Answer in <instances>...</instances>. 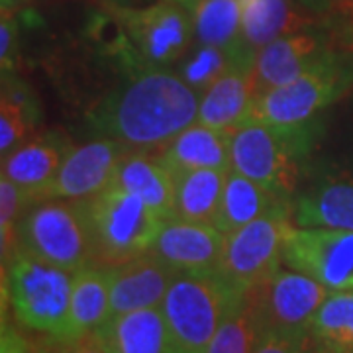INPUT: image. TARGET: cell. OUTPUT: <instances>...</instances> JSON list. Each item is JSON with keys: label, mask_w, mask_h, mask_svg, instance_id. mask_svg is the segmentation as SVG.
I'll list each match as a JSON object with an SVG mask.
<instances>
[{"label": "cell", "mask_w": 353, "mask_h": 353, "mask_svg": "<svg viewBox=\"0 0 353 353\" xmlns=\"http://www.w3.org/2000/svg\"><path fill=\"white\" fill-rule=\"evenodd\" d=\"M201 92L175 71L141 67L87 114L88 126L132 150H161L199 120Z\"/></svg>", "instance_id": "6da1fadb"}, {"label": "cell", "mask_w": 353, "mask_h": 353, "mask_svg": "<svg viewBox=\"0 0 353 353\" xmlns=\"http://www.w3.org/2000/svg\"><path fill=\"white\" fill-rule=\"evenodd\" d=\"M318 134V120L303 126H269L248 120L232 132L230 169L261 183L290 202Z\"/></svg>", "instance_id": "7a4b0ae2"}, {"label": "cell", "mask_w": 353, "mask_h": 353, "mask_svg": "<svg viewBox=\"0 0 353 353\" xmlns=\"http://www.w3.org/2000/svg\"><path fill=\"white\" fill-rule=\"evenodd\" d=\"M353 87V53L330 50L308 71L253 99L252 122L269 126H303Z\"/></svg>", "instance_id": "3957f363"}, {"label": "cell", "mask_w": 353, "mask_h": 353, "mask_svg": "<svg viewBox=\"0 0 353 353\" xmlns=\"http://www.w3.org/2000/svg\"><path fill=\"white\" fill-rule=\"evenodd\" d=\"M73 275V271L16 250L4 267V292H8L16 320L32 332L50 336V340H61L69 318Z\"/></svg>", "instance_id": "277c9868"}, {"label": "cell", "mask_w": 353, "mask_h": 353, "mask_svg": "<svg viewBox=\"0 0 353 353\" xmlns=\"http://www.w3.org/2000/svg\"><path fill=\"white\" fill-rule=\"evenodd\" d=\"M81 202L87 216L94 263L120 265L153 248L163 218L139 196L110 185Z\"/></svg>", "instance_id": "5b68a950"}, {"label": "cell", "mask_w": 353, "mask_h": 353, "mask_svg": "<svg viewBox=\"0 0 353 353\" xmlns=\"http://www.w3.org/2000/svg\"><path fill=\"white\" fill-rule=\"evenodd\" d=\"M240 292L216 271L176 273L161 303L175 353H206L230 304Z\"/></svg>", "instance_id": "8992f818"}, {"label": "cell", "mask_w": 353, "mask_h": 353, "mask_svg": "<svg viewBox=\"0 0 353 353\" xmlns=\"http://www.w3.org/2000/svg\"><path fill=\"white\" fill-rule=\"evenodd\" d=\"M16 250L73 273L94 263L83 202L67 199L32 202L18 222Z\"/></svg>", "instance_id": "52a82bcc"}, {"label": "cell", "mask_w": 353, "mask_h": 353, "mask_svg": "<svg viewBox=\"0 0 353 353\" xmlns=\"http://www.w3.org/2000/svg\"><path fill=\"white\" fill-rule=\"evenodd\" d=\"M292 226L290 206L283 204L269 214L224 234L216 273L230 287L248 292L281 267L283 245Z\"/></svg>", "instance_id": "ba28073f"}, {"label": "cell", "mask_w": 353, "mask_h": 353, "mask_svg": "<svg viewBox=\"0 0 353 353\" xmlns=\"http://www.w3.org/2000/svg\"><path fill=\"white\" fill-rule=\"evenodd\" d=\"M330 292L332 290L301 271L279 267L248 290V296L259 334L273 330L290 336H308L312 318Z\"/></svg>", "instance_id": "9c48e42d"}, {"label": "cell", "mask_w": 353, "mask_h": 353, "mask_svg": "<svg viewBox=\"0 0 353 353\" xmlns=\"http://www.w3.org/2000/svg\"><path fill=\"white\" fill-rule=\"evenodd\" d=\"M136 57L148 69H167L189 51L194 41L190 12L179 0H157L143 8H118Z\"/></svg>", "instance_id": "30bf717a"}, {"label": "cell", "mask_w": 353, "mask_h": 353, "mask_svg": "<svg viewBox=\"0 0 353 353\" xmlns=\"http://www.w3.org/2000/svg\"><path fill=\"white\" fill-rule=\"evenodd\" d=\"M283 263L328 290H353V230L292 226Z\"/></svg>", "instance_id": "8fae6325"}, {"label": "cell", "mask_w": 353, "mask_h": 353, "mask_svg": "<svg viewBox=\"0 0 353 353\" xmlns=\"http://www.w3.org/2000/svg\"><path fill=\"white\" fill-rule=\"evenodd\" d=\"M132 148L112 138H97L71 148L59 173L39 201H85L112 185L118 163Z\"/></svg>", "instance_id": "7c38bea8"}, {"label": "cell", "mask_w": 353, "mask_h": 353, "mask_svg": "<svg viewBox=\"0 0 353 353\" xmlns=\"http://www.w3.org/2000/svg\"><path fill=\"white\" fill-rule=\"evenodd\" d=\"M292 224L301 228L353 230V175L320 169L290 201Z\"/></svg>", "instance_id": "4fadbf2b"}, {"label": "cell", "mask_w": 353, "mask_h": 353, "mask_svg": "<svg viewBox=\"0 0 353 353\" xmlns=\"http://www.w3.org/2000/svg\"><path fill=\"white\" fill-rule=\"evenodd\" d=\"M222 248L224 234L212 224L169 216L161 220L150 252L179 273H212L218 269Z\"/></svg>", "instance_id": "5bb4252c"}, {"label": "cell", "mask_w": 353, "mask_h": 353, "mask_svg": "<svg viewBox=\"0 0 353 353\" xmlns=\"http://www.w3.org/2000/svg\"><path fill=\"white\" fill-rule=\"evenodd\" d=\"M330 51L328 38L312 28H301L267 43L255 53L253 92L255 97L269 88L281 87L303 75Z\"/></svg>", "instance_id": "9a60e30c"}, {"label": "cell", "mask_w": 353, "mask_h": 353, "mask_svg": "<svg viewBox=\"0 0 353 353\" xmlns=\"http://www.w3.org/2000/svg\"><path fill=\"white\" fill-rule=\"evenodd\" d=\"M176 273L152 252L112 265L110 316L161 306Z\"/></svg>", "instance_id": "2e32d148"}, {"label": "cell", "mask_w": 353, "mask_h": 353, "mask_svg": "<svg viewBox=\"0 0 353 353\" xmlns=\"http://www.w3.org/2000/svg\"><path fill=\"white\" fill-rule=\"evenodd\" d=\"M71 148L61 132L36 136L2 159V175L24 190L30 204L38 202L59 173Z\"/></svg>", "instance_id": "e0dca14e"}, {"label": "cell", "mask_w": 353, "mask_h": 353, "mask_svg": "<svg viewBox=\"0 0 353 353\" xmlns=\"http://www.w3.org/2000/svg\"><path fill=\"white\" fill-rule=\"evenodd\" d=\"M110 287L112 265L90 263L75 271L67 326L57 341L71 343L101 328L110 318Z\"/></svg>", "instance_id": "ac0fdd59"}, {"label": "cell", "mask_w": 353, "mask_h": 353, "mask_svg": "<svg viewBox=\"0 0 353 353\" xmlns=\"http://www.w3.org/2000/svg\"><path fill=\"white\" fill-rule=\"evenodd\" d=\"M253 99V65H234L201 92L196 122L234 132L250 120Z\"/></svg>", "instance_id": "d6986e66"}, {"label": "cell", "mask_w": 353, "mask_h": 353, "mask_svg": "<svg viewBox=\"0 0 353 353\" xmlns=\"http://www.w3.org/2000/svg\"><path fill=\"white\" fill-rule=\"evenodd\" d=\"M94 334L112 353H175L161 306L110 316Z\"/></svg>", "instance_id": "ffe728a7"}, {"label": "cell", "mask_w": 353, "mask_h": 353, "mask_svg": "<svg viewBox=\"0 0 353 353\" xmlns=\"http://www.w3.org/2000/svg\"><path fill=\"white\" fill-rule=\"evenodd\" d=\"M112 185L139 196L161 218L173 216L175 173L148 150L128 152L118 163Z\"/></svg>", "instance_id": "44dd1931"}, {"label": "cell", "mask_w": 353, "mask_h": 353, "mask_svg": "<svg viewBox=\"0 0 353 353\" xmlns=\"http://www.w3.org/2000/svg\"><path fill=\"white\" fill-rule=\"evenodd\" d=\"M232 132L194 122L159 150L157 157L173 173L190 169H230Z\"/></svg>", "instance_id": "7402d4cb"}, {"label": "cell", "mask_w": 353, "mask_h": 353, "mask_svg": "<svg viewBox=\"0 0 353 353\" xmlns=\"http://www.w3.org/2000/svg\"><path fill=\"white\" fill-rule=\"evenodd\" d=\"M289 204V201L281 199L275 190L267 189L261 183L250 176L241 175L230 169L222 190V201L216 214L214 226L222 234H230L238 228L250 224L253 220L269 214L277 206Z\"/></svg>", "instance_id": "603a6c76"}, {"label": "cell", "mask_w": 353, "mask_h": 353, "mask_svg": "<svg viewBox=\"0 0 353 353\" xmlns=\"http://www.w3.org/2000/svg\"><path fill=\"white\" fill-rule=\"evenodd\" d=\"M228 171L226 169H190V171L175 173L173 216L181 220L214 226Z\"/></svg>", "instance_id": "cb8c5ba5"}, {"label": "cell", "mask_w": 353, "mask_h": 353, "mask_svg": "<svg viewBox=\"0 0 353 353\" xmlns=\"http://www.w3.org/2000/svg\"><path fill=\"white\" fill-rule=\"evenodd\" d=\"M179 2L190 12L196 43L218 46L230 51H252L241 38V0Z\"/></svg>", "instance_id": "d4e9b609"}, {"label": "cell", "mask_w": 353, "mask_h": 353, "mask_svg": "<svg viewBox=\"0 0 353 353\" xmlns=\"http://www.w3.org/2000/svg\"><path fill=\"white\" fill-rule=\"evenodd\" d=\"M39 122V104L34 92L16 75L2 77L0 101V155L2 159L18 150Z\"/></svg>", "instance_id": "484cf974"}, {"label": "cell", "mask_w": 353, "mask_h": 353, "mask_svg": "<svg viewBox=\"0 0 353 353\" xmlns=\"http://www.w3.org/2000/svg\"><path fill=\"white\" fill-rule=\"evenodd\" d=\"M306 28L290 0H241V38L252 51Z\"/></svg>", "instance_id": "4316f807"}, {"label": "cell", "mask_w": 353, "mask_h": 353, "mask_svg": "<svg viewBox=\"0 0 353 353\" xmlns=\"http://www.w3.org/2000/svg\"><path fill=\"white\" fill-rule=\"evenodd\" d=\"M314 353H353V290H332L308 328Z\"/></svg>", "instance_id": "83f0119b"}, {"label": "cell", "mask_w": 353, "mask_h": 353, "mask_svg": "<svg viewBox=\"0 0 353 353\" xmlns=\"http://www.w3.org/2000/svg\"><path fill=\"white\" fill-rule=\"evenodd\" d=\"M253 51H230L218 46L192 43L189 51L176 61L175 73L196 92H204L216 79L234 65H253Z\"/></svg>", "instance_id": "f1b7e54d"}, {"label": "cell", "mask_w": 353, "mask_h": 353, "mask_svg": "<svg viewBox=\"0 0 353 353\" xmlns=\"http://www.w3.org/2000/svg\"><path fill=\"white\" fill-rule=\"evenodd\" d=\"M259 338L257 320L248 292H240L216 330L206 353H255Z\"/></svg>", "instance_id": "f546056e"}, {"label": "cell", "mask_w": 353, "mask_h": 353, "mask_svg": "<svg viewBox=\"0 0 353 353\" xmlns=\"http://www.w3.org/2000/svg\"><path fill=\"white\" fill-rule=\"evenodd\" d=\"M30 206V201L16 183L6 175L0 176V243H2V265L16 252V230L18 222Z\"/></svg>", "instance_id": "4dcf8cb0"}, {"label": "cell", "mask_w": 353, "mask_h": 353, "mask_svg": "<svg viewBox=\"0 0 353 353\" xmlns=\"http://www.w3.org/2000/svg\"><path fill=\"white\" fill-rule=\"evenodd\" d=\"M20 55V24L12 10L2 8L0 20V71L2 77L16 75Z\"/></svg>", "instance_id": "1f68e13d"}, {"label": "cell", "mask_w": 353, "mask_h": 353, "mask_svg": "<svg viewBox=\"0 0 353 353\" xmlns=\"http://www.w3.org/2000/svg\"><path fill=\"white\" fill-rule=\"evenodd\" d=\"M255 353H314L308 336H290L267 330L257 338Z\"/></svg>", "instance_id": "d6a6232c"}, {"label": "cell", "mask_w": 353, "mask_h": 353, "mask_svg": "<svg viewBox=\"0 0 353 353\" xmlns=\"http://www.w3.org/2000/svg\"><path fill=\"white\" fill-rule=\"evenodd\" d=\"M53 341V340H51ZM43 353H112L106 343L92 332L81 340L71 341V343H61V341H53V345L43 350Z\"/></svg>", "instance_id": "836d02e7"}, {"label": "cell", "mask_w": 353, "mask_h": 353, "mask_svg": "<svg viewBox=\"0 0 353 353\" xmlns=\"http://www.w3.org/2000/svg\"><path fill=\"white\" fill-rule=\"evenodd\" d=\"M0 353H30V345L24 336L14 328L6 318H2V332H0Z\"/></svg>", "instance_id": "e575fe53"}, {"label": "cell", "mask_w": 353, "mask_h": 353, "mask_svg": "<svg viewBox=\"0 0 353 353\" xmlns=\"http://www.w3.org/2000/svg\"><path fill=\"white\" fill-rule=\"evenodd\" d=\"M303 6H306L308 10H314V12H324L332 8L338 0H299Z\"/></svg>", "instance_id": "d590c367"}, {"label": "cell", "mask_w": 353, "mask_h": 353, "mask_svg": "<svg viewBox=\"0 0 353 353\" xmlns=\"http://www.w3.org/2000/svg\"><path fill=\"white\" fill-rule=\"evenodd\" d=\"M28 0H2V8H8V10H14V6L18 4H24Z\"/></svg>", "instance_id": "8d00e7d4"}, {"label": "cell", "mask_w": 353, "mask_h": 353, "mask_svg": "<svg viewBox=\"0 0 353 353\" xmlns=\"http://www.w3.org/2000/svg\"><path fill=\"white\" fill-rule=\"evenodd\" d=\"M30 353H43L41 350H34V347H30Z\"/></svg>", "instance_id": "74e56055"}]
</instances>
